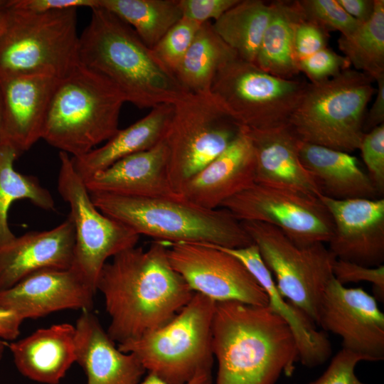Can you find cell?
<instances>
[{"label": "cell", "mask_w": 384, "mask_h": 384, "mask_svg": "<svg viewBox=\"0 0 384 384\" xmlns=\"http://www.w3.org/2000/svg\"><path fill=\"white\" fill-rule=\"evenodd\" d=\"M237 56L208 21L201 26L175 75L188 92L208 93L220 68Z\"/></svg>", "instance_id": "f546056e"}, {"label": "cell", "mask_w": 384, "mask_h": 384, "mask_svg": "<svg viewBox=\"0 0 384 384\" xmlns=\"http://www.w3.org/2000/svg\"><path fill=\"white\" fill-rule=\"evenodd\" d=\"M238 258L250 271L268 297V306L287 324L295 338L299 361L306 367L322 365L330 358L332 347L322 331L298 308L285 301L279 292L272 274L264 263L255 244L240 247L228 248L215 245Z\"/></svg>", "instance_id": "cb8c5ba5"}, {"label": "cell", "mask_w": 384, "mask_h": 384, "mask_svg": "<svg viewBox=\"0 0 384 384\" xmlns=\"http://www.w3.org/2000/svg\"><path fill=\"white\" fill-rule=\"evenodd\" d=\"M8 0H0V10L4 9L8 4Z\"/></svg>", "instance_id": "f907efd6"}, {"label": "cell", "mask_w": 384, "mask_h": 384, "mask_svg": "<svg viewBox=\"0 0 384 384\" xmlns=\"http://www.w3.org/2000/svg\"><path fill=\"white\" fill-rule=\"evenodd\" d=\"M317 324L342 339V349L364 361L384 359V314L361 287L348 288L332 278L324 292Z\"/></svg>", "instance_id": "9a60e30c"}, {"label": "cell", "mask_w": 384, "mask_h": 384, "mask_svg": "<svg viewBox=\"0 0 384 384\" xmlns=\"http://www.w3.org/2000/svg\"><path fill=\"white\" fill-rule=\"evenodd\" d=\"M8 346L6 341L0 339V360L1 359L3 354L4 353L6 347Z\"/></svg>", "instance_id": "c3c4849f"}, {"label": "cell", "mask_w": 384, "mask_h": 384, "mask_svg": "<svg viewBox=\"0 0 384 384\" xmlns=\"http://www.w3.org/2000/svg\"><path fill=\"white\" fill-rule=\"evenodd\" d=\"M18 157L11 147L0 146V246L16 237L8 221L9 210L14 201L26 199L41 209H55L51 193L36 176L23 174L14 169V164Z\"/></svg>", "instance_id": "1f68e13d"}, {"label": "cell", "mask_w": 384, "mask_h": 384, "mask_svg": "<svg viewBox=\"0 0 384 384\" xmlns=\"http://www.w3.org/2000/svg\"><path fill=\"white\" fill-rule=\"evenodd\" d=\"M338 46L355 70L374 80L384 75V1L375 0L372 16L348 35H341Z\"/></svg>", "instance_id": "d6a6232c"}, {"label": "cell", "mask_w": 384, "mask_h": 384, "mask_svg": "<svg viewBox=\"0 0 384 384\" xmlns=\"http://www.w3.org/2000/svg\"><path fill=\"white\" fill-rule=\"evenodd\" d=\"M379 194L384 191V123L365 133L359 149Z\"/></svg>", "instance_id": "8d00e7d4"}, {"label": "cell", "mask_w": 384, "mask_h": 384, "mask_svg": "<svg viewBox=\"0 0 384 384\" xmlns=\"http://www.w3.org/2000/svg\"><path fill=\"white\" fill-rule=\"evenodd\" d=\"M334 225L329 250L336 259L375 267L384 261V198L334 199L319 195Z\"/></svg>", "instance_id": "2e32d148"}, {"label": "cell", "mask_w": 384, "mask_h": 384, "mask_svg": "<svg viewBox=\"0 0 384 384\" xmlns=\"http://www.w3.org/2000/svg\"><path fill=\"white\" fill-rule=\"evenodd\" d=\"M23 321L14 311L0 307V339L15 341L20 334Z\"/></svg>", "instance_id": "ee69618b"}, {"label": "cell", "mask_w": 384, "mask_h": 384, "mask_svg": "<svg viewBox=\"0 0 384 384\" xmlns=\"http://www.w3.org/2000/svg\"><path fill=\"white\" fill-rule=\"evenodd\" d=\"M60 79L48 75L0 77L1 145L18 156L42 138L48 106Z\"/></svg>", "instance_id": "e0dca14e"}, {"label": "cell", "mask_w": 384, "mask_h": 384, "mask_svg": "<svg viewBox=\"0 0 384 384\" xmlns=\"http://www.w3.org/2000/svg\"><path fill=\"white\" fill-rule=\"evenodd\" d=\"M59 159L58 191L70 207L75 228L70 268L97 291L98 277L107 260L136 246L140 235L96 208L69 154L60 151Z\"/></svg>", "instance_id": "7c38bea8"}, {"label": "cell", "mask_w": 384, "mask_h": 384, "mask_svg": "<svg viewBox=\"0 0 384 384\" xmlns=\"http://www.w3.org/2000/svg\"><path fill=\"white\" fill-rule=\"evenodd\" d=\"M348 60L329 48H324L297 61L299 73H303L310 82L330 79L350 68Z\"/></svg>", "instance_id": "d590c367"}, {"label": "cell", "mask_w": 384, "mask_h": 384, "mask_svg": "<svg viewBox=\"0 0 384 384\" xmlns=\"http://www.w3.org/2000/svg\"><path fill=\"white\" fill-rule=\"evenodd\" d=\"M9 18L0 35V77L48 75L58 79L79 65L78 9L34 13L9 0Z\"/></svg>", "instance_id": "52a82bcc"}, {"label": "cell", "mask_w": 384, "mask_h": 384, "mask_svg": "<svg viewBox=\"0 0 384 384\" xmlns=\"http://www.w3.org/2000/svg\"><path fill=\"white\" fill-rule=\"evenodd\" d=\"M373 81L348 68L330 79L307 82L289 126L302 142L349 154L358 149L367 106L375 93Z\"/></svg>", "instance_id": "8992f818"}, {"label": "cell", "mask_w": 384, "mask_h": 384, "mask_svg": "<svg viewBox=\"0 0 384 384\" xmlns=\"http://www.w3.org/2000/svg\"><path fill=\"white\" fill-rule=\"evenodd\" d=\"M212 349L218 362L215 384H275L291 376L299 361L287 324L267 306L215 302Z\"/></svg>", "instance_id": "7a4b0ae2"}, {"label": "cell", "mask_w": 384, "mask_h": 384, "mask_svg": "<svg viewBox=\"0 0 384 384\" xmlns=\"http://www.w3.org/2000/svg\"><path fill=\"white\" fill-rule=\"evenodd\" d=\"M220 208L240 222L274 225L300 246L328 243L334 234L332 218L319 198L289 189L255 183Z\"/></svg>", "instance_id": "4fadbf2b"}, {"label": "cell", "mask_w": 384, "mask_h": 384, "mask_svg": "<svg viewBox=\"0 0 384 384\" xmlns=\"http://www.w3.org/2000/svg\"><path fill=\"white\" fill-rule=\"evenodd\" d=\"M75 228L68 216L56 227L30 231L0 246V290L43 270L72 267Z\"/></svg>", "instance_id": "ffe728a7"}, {"label": "cell", "mask_w": 384, "mask_h": 384, "mask_svg": "<svg viewBox=\"0 0 384 384\" xmlns=\"http://www.w3.org/2000/svg\"><path fill=\"white\" fill-rule=\"evenodd\" d=\"M346 12L361 23L368 21L373 15L375 0H337Z\"/></svg>", "instance_id": "f6af8a7d"}, {"label": "cell", "mask_w": 384, "mask_h": 384, "mask_svg": "<svg viewBox=\"0 0 384 384\" xmlns=\"http://www.w3.org/2000/svg\"><path fill=\"white\" fill-rule=\"evenodd\" d=\"M333 274L336 281L344 285L349 282H367L373 284L374 297L384 301V266L375 267L363 266L352 262L336 259Z\"/></svg>", "instance_id": "74e56055"}, {"label": "cell", "mask_w": 384, "mask_h": 384, "mask_svg": "<svg viewBox=\"0 0 384 384\" xmlns=\"http://www.w3.org/2000/svg\"><path fill=\"white\" fill-rule=\"evenodd\" d=\"M361 361H363L362 357L341 348L331 359L326 370L308 384H367L356 373V367Z\"/></svg>", "instance_id": "f35d334b"}, {"label": "cell", "mask_w": 384, "mask_h": 384, "mask_svg": "<svg viewBox=\"0 0 384 384\" xmlns=\"http://www.w3.org/2000/svg\"><path fill=\"white\" fill-rule=\"evenodd\" d=\"M201 25L182 17L151 48L158 59L174 74Z\"/></svg>", "instance_id": "836d02e7"}, {"label": "cell", "mask_w": 384, "mask_h": 384, "mask_svg": "<svg viewBox=\"0 0 384 384\" xmlns=\"http://www.w3.org/2000/svg\"><path fill=\"white\" fill-rule=\"evenodd\" d=\"M96 290L72 268L46 269L0 290V307L23 320L64 309L90 310Z\"/></svg>", "instance_id": "ac0fdd59"}, {"label": "cell", "mask_w": 384, "mask_h": 384, "mask_svg": "<svg viewBox=\"0 0 384 384\" xmlns=\"http://www.w3.org/2000/svg\"><path fill=\"white\" fill-rule=\"evenodd\" d=\"M272 4V15L254 64L276 77L294 79L299 73L294 50V32L304 16L299 1Z\"/></svg>", "instance_id": "83f0119b"}, {"label": "cell", "mask_w": 384, "mask_h": 384, "mask_svg": "<svg viewBox=\"0 0 384 384\" xmlns=\"http://www.w3.org/2000/svg\"><path fill=\"white\" fill-rule=\"evenodd\" d=\"M9 3V1H8ZM9 18V11L8 8V4L6 6L0 10V35L4 31Z\"/></svg>", "instance_id": "7dc6e473"}, {"label": "cell", "mask_w": 384, "mask_h": 384, "mask_svg": "<svg viewBox=\"0 0 384 384\" xmlns=\"http://www.w3.org/2000/svg\"><path fill=\"white\" fill-rule=\"evenodd\" d=\"M129 25L152 48L182 18L178 0H99V5Z\"/></svg>", "instance_id": "4dcf8cb0"}, {"label": "cell", "mask_w": 384, "mask_h": 384, "mask_svg": "<svg viewBox=\"0 0 384 384\" xmlns=\"http://www.w3.org/2000/svg\"><path fill=\"white\" fill-rule=\"evenodd\" d=\"M215 308V301L195 293L168 323L117 347L134 353L146 370L166 383L185 384L198 373L211 370Z\"/></svg>", "instance_id": "ba28073f"}, {"label": "cell", "mask_w": 384, "mask_h": 384, "mask_svg": "<svg viewBox=\"0 0 384 384\" xmlns=\"http://www.w3.org/2000/svg\"><path fill=\"white\" fill-rule=\"evenodd\" d=\"M299 154L322 195L340 200L375 199L379 195L368 174L351 154L300 141Z\"/></svg>", "instance_id": "484cf974"}, {"label": "cell", "mask_w": 384, "mask_h": 384, "mask_svg": "<svg viewBox=\"0 0 384 384\" xmlns=\"http://www.w3.org/2000/svg\"><path fill=\"white\" fill-rule=\"evenodd\" d=\"M240 129L210 92H188L174 104L164 140L169 176L177 194L189 178L229 146Z\"/></svg>", "instance_id": "9c48e42d"}, {"label": "cell", "mask_w": 384, "mask_h": 384, "mask_svg": "<svg viewBox=\"0 0 384 384\" xmlns=\"http://www.w3.org/2000/svg\"><path fill=\"white\" fill-rule=\"evenodd\" d=\"M12 4L19 9L34 13L71 8L97 7L99 0H11Z\"/></svg>", "instance_id": "b9f144b4"}, {"label": "cell", "mask_w": 384, "mask_h": 384, "mask_svg": "<svg viewBox=\"0 0 384 384\" xmlns=\"http://www.w3.org/2000/svg\"><path fill=\"white\" fill-rule=\"evenodd\" d=\"M75 328L76 362L87 384H139L146 371L132 353H124L104 330L90 310H83Z\"/></svg>", "instance_id": "603a6c76"}, {"label": "cell", "mask_w": 384, "mask_h": 384, "mask_svg": "<svg viewBox=\"0 0 384 384\" xmlns=\"http://www.w3.org/2000/svg\"><path fill=\"white\" fill-rule=\"evenodd\" d=\"M241 224L274 274L280 294L316 324L324 292L334 277L336 257L321 242L297 245L274 225L257 221Z\"/></svg>", "instance_id": "30bf717a"}, {"label": "cell", "mask_w": 384, "mask_h": 384, "mask_svg": "<svg viewBox=\"0 0 384 384\" xmlns=\"http://www.w3.org/2000/svg\"><path fill=\"white\" fill-rule=\"evenodd\" d=\"M240 0H178L182 17L200 24L218 20Z\"/></svg>", "instance_id": "60d3db41"}, {"label": "cell", "mask_w": 384, "mask_h": 384, "mask_svg": "<svg viewBox=\"0 0 384 384\" xmlns=\"http://www.w3.org/2000/svg\"><path fill=\"white\" fill-rule=\"evenodd\" d=\"M173 112L171 104L153 107L143 118L119 129L103 146L71 157L75 171L84 180L127 156L155 146L164 139Z\"/></svg>", "instance_id": "4316f807"}, {"label": "cell", "mask_w": 384, "mask_h": 384, "mask_svg": "<svg viewBox=\"0 0 384 384\" xmlns=\"http://www.w3.org/2000/svg\"><path fill=\"white\" fill-rule=\"evenodd\" d=\"M376 97L372 106L366 114L363 130L370 131L384 123V75L377 80Z\"/></svg>", "instance_id": "7bdbcfd3"}, {"label": "cell", "mask_w": 384, "mask_h": 384, "mask_svg": "<svg viewBox=\"0 0 384 384\" xmlns=\"http://www.w3.org/2000/svg\"><path fill=\"white\" fill-rule=\"evenodd\" d=\"M171 267L195 292L217 302L267 306L268 297L235 257L208 243H169Z\"/></svg>", "instance_id": "5bb4252c"}, {"label": "cell", "mask_w": 384, "mask_h": 384, "mask_svg": "<svg viewBox=\"0 0 384 384\" xmlns=\"http://www.w3.org/2000/svg\"><path fill=\"white\" fill-rule=\"evenodd\" d=\"M18 371L28 378L57 384L76 362L75 328L63 323L40 329L8 343Z\"/></svg>", "instance_id": "d4e9b609"}, {"label": "cell", "mask_w": 384, "mask_h": 384, "mask_svg": "<svg viewBox=\"0 0 384 384\" xmlns=\"http://www.w3.org/2000/svg\"><path fill=\"white\" fill-rule=\"evenodd\" d=\"M1 124H2V99L0 90V146H1Z\"/></svg>", "instance_id": "681fc988"}, {"label": "cell", "mask_w": 384, "mask_h": 384, "mask_svg": "<svg viewBox=\"0 0 384 384\" xmlns=\"http://www.w3.org/2000/svg\"><path fill=\"white\" fill-rule=\"evenodd\" d=\"M125 102L111 82L79 63L60 79L41 139L72 157L82 156L119 129V114Z\"/></svg>", "instance_id": "5b68a950"}, {"label": "cell", "mask_w": 384, "mask_h": 384, "mask_svg": "<svg viewBox=\"0 0 384 384\" xmlns=\"http://www.w3.org/2000/svg\"><path fill=\"white\" fill-rule=\"evenodd\" d=\"M256 161L247 130L240 131L229 146L178 191L183 200L213 210L255 183Z\"/></svg>", "instance_id": "d6986e66"}, {"label": "cell", "mask_w": 384, "mask_h": 384, "mask_svg": "<svg viewBox=\"0 0 384 384\" xmlns=\"http://www.w3.org/2000/svg\"><path fill=\"white\" fill-rule=\"evenodd\" d=\"M78 58L140 109L174 105L188 93L129 25L100 6L91 9L79 36Z\"/></svg>", "instance_id": "3957f363"}, {"label": "cell", "mask_w": 384, "mask_h": 384, "mask_svg": "<svg viewBox=\"0 0 384 384\" xmlns=\"http://www.w3.org/2000/svg\"><path fill=\"white\" fill-rule=\"evenodd\" d=\"M304 17L326 31L348 35L361 23L348 14L337 0H300Z\"/></svg>", "instance_id": "e575fe53"}, {"label": "cell", "mask_w": 384, "mask_h": 384, "mask_svg": "<svg viewBox=\"0 0 384 384\" xmlns=\"http://www.w3.org/2000/svg\"><path fill=\"white\" fill-rule=\"evenodd\" d=\"M89 193L142 198L178 197L168 173L164 139L150 149L127 156L84 179Z\"/></svg>", "instance_id": "44dd1931"}, {"label": "cell", "mask_w": 384, "mask_h": 384, "mask_svg": "<svg viewBox=\"0 0 384 384\" xmlns=\"http://www.w3.org/2000/svg\"><path fill=\"white\" fill-rule=\"evenodd\" d=\"M306 84L276 77L237 56L218 71L210 92L241 127L267 129L288 124Z\"/></svg>", "instance_id": "8fae6325"}, {"label": "cell", "mask_w": 384, "mask_h": 384, "mask_svg": "<svg viewBox=\"0 0 384 384\" xmlns=\"http://www.w3.org/2000/svg\"><path fill=\"white\" fill-rule=\"evenodd\" d=\"M139 384H169L156 375L149 373L144 380ZM185 384H213L211 370L198 373L190 381Z\"/></svg>", "instance_id": "bcb514c9"}, {"label": "cell", "mask_w": 384, "mask_h": 384, "mask_svg": "<svg viewBox=\"0 0 384 384\" xmlns=\"http://www.w3.org/2000/svg\"><path fill=\"white\" fill-rule=\"evenodd\" d=\"M329 37L328 31L304 17L294 32V50L297 60L326 48Z\"/></svg>", "instance_id": "ab89813d"}, {"label": "cell", "mask_w": 384, "mask_h": 384, "mask_svg": "<svg viewBox=\"0 0 384 384\" xmlns=\"http://www.w3.org/2000/svg\"><path fill=\"white\" fill-rule=\"evenodd\" d=\"M103 214L132 229L139 235L169 243H208L240 248L253 244L228 210L206 209L176 198H142L90 193Z\"/></svg>", "instance_id": "277c9868"}, {"label": "cell", "mask_w": 384, "mask_h": 384, "mask_svg": "<svg viewBox=\"0 0 384 384\" xmlns=\"http://www.w3.org/2000/svg\"><path fill=\"white\" fill-rule=\"evenodd\" d=\"M272 11V1L240 0L213 27L239 58L255 63Z\"/></svg>", "instance_id": "f1b7e54d"}, {"label": "cell", "mask_w": 384, "mask_h": 384, "mask_svg": "<svg viewBox=\"0 0 384 384\" xmlns=\"http://www.w3.org/2000/svg\"><path fill=\"white\" fill-rule=\"evenodd\" d=\"M169 243L154 240L117 254L103 266L97 290L110 322L107 334L118 344L139 338L171 321L195 292L171 267Z\"/></svg>", "instance_id": "6da1fadb"}, {"label": "cell", "mask_w": 384, "mask_h": 384, "mask_svg": "<svg viewBox=\"0 0 384 384\" xmlns=\"http://www.w3.org/2000/svg\"><path fill=\"white\" fill-rule=\"evenodd\" d=\"M247 130L255 156V183L316 198L322 194L316 180L301 162L299 154L301 140L289 124Z\"/></svg>", "instance_id": "7402d4cb"}]
</instances>
